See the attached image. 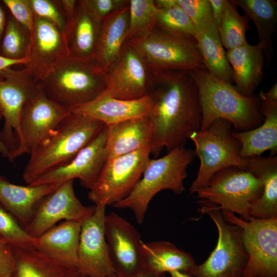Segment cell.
I'll use <instances>...</instances> for the list:
<instances>
[{
	"mask_svg": "<svg viewBox=\"0 0 277 277\" xmlns=\"http://www.w3.org/2000/svg\"><path fill=\"white\" fill-rule=\"evenodd\" d=\"M2 76L0 111L4 119V125L1 134L11 154L17 147L24 105L39 86L24 68L16 70L8 68L2 72Z\"/></svg>",
	"mask_w": 277,
	"mask_h": 277,
	"instance_id": "15",
	"label": "cell"
},
{
	"mask_svg": "<svg viewBox=\"0 0 277 277\" xmlns=\"http://www.w3.org/2000/svg\"><path fill=\"white\" fill-rule=\"evenodd\" d=\"M69 112V109L49 98L39 87L24 105L17 147L9 160L32 153Z\"/></svg>",
	"mask_w": 277,
	"mask_h": 277,
	"instance_id": "12",
	"label": "cell"
},
{
	"mask_svg": "<svg viewBox=\"0 0 277 277\" xmlns=\"http://www.w3.org/2000/svg\"><path fill=\"white\" fill-rule=\"evenodd\" d=\"M127 41L141 54L151 73L205 68L194 38L173 35L155 27Z\"/></svg>",
	"mask_w": 277,
	"mask_h": 277,
	"instance_id": "8",
	"label": "cell"
},
{
	"mask_svg": "<svg viewBox=\"0 0 277 277\" xmlns=\"http://www.w3.org/2000/svg\"><path fill=\"white\" fill-rule=\"evenodd\" d=\"M227 0H209L213 21L219 27Z\"/></svg>",
	"mask_w": 277,
	"mask_h": 277,
	"instance_id": "43",
	"label": "cell"
},
{
	"mask_svg": "<svg viewBox=\"0 0 277 277\" xmlns=\"http://www.w3.org/2000/svg\"><path fill=\"white\" fill-rule=\"evenodd\" d=\"M154 1L158 8L156 28L173 35L194 38V26L177 0Z\"/></svg>",
	"mask_w": 277,
	"mask_h": 277,
	"instance_id": "33",
	"label": "cell"
},
{
	"mask_svg": "<svg viewBox=\"0 0 277 277\" xmlns=\"http://www.w3.org/2000/svg\"><path fill=\"white\" fill-rule=\"evenodd\" d=\"M194 38L207 71L216 78L232 84L233 71L222 44L218 27L214 22L196 31Z\"/></svg>",
	"mask_w": 277,
	"mask_h": 277,
	"instance_id": "31",
	"label": "cell"
},
{
	"mask_svg": "<svg viewBox=\"0 0 277 277\" xmlns=\"http://www.w3.org/2000/svg\"><path fill=\"white\" fill-rule=\"evenodd\" d=\"M74 180L62 183L38 203L30 221L23 228L36 238L61 220L83 223L94 212L95 206L84 205L75 195Z\"/></svg>",
	"mask_w": 277,
	"mask_h": 277,
	"instance_id": "13",
	"label": "cell"
},
{
	"mask_svg": "<svg viewBox=\"0 0 277 277\" xmlns=\"http://www.w3.org/2000/svg\"><path fill=\"white\" fill-rule=\"evenodd\" d=\"M151 102L147 95L133 100H123L100 95L92 101L69 109L109 126L137 117L148 115Z\"/></svg>",
	"mask_w": 277,
	"mask_h": 277,
	"instance_id": "20",
	"label": "cell"
},
{
	"mask_svg": "<svg viewBox=\"0 0 277 277\" xmlns=\"http://www.w3.org/2000/svg\"><path fill=\"white\" fill-rule=\"evenodd\" d=\"M262 191L263 184L259 178L247 170L229 167L217 172L205 187L194 194L202 214L224 210L247 220L251 217V203L261 196Z\"/></svg>",
	"mask_w": 277,
	"mask_h": 277,
	"instance_id": "6",
	"label": "cell"
},
{
	"mask_svg": "<svg viewBox=\"0 0 277 277\" xmlns=\"http://www.w3.org/2000/svg\"><path fill=\"white\" fill-rule=\"evenodd\" d=\"M9 12L2 1H0V42L4 33Z\"/></svg>",
	"mask_w": 277,
	"mask_h": 277,
	"instance_id": "46",
	"label": "cell"
},
{
	"mask_svg": "<svg viewBox=\"0 0 277 277\" xmlns=\"http://www.w3.org/2000/svg\"><path fill=\"white\" fill-rule=\"evenodd\" d=\"M27 62V58L21 60H12L0 56V80L3 79L2 73L4 70L15 65H25Z\"/></svg>",
	"mask_w": 277,
	"mask_h": 277,
	"instance_id": "45",
	"label": "cell"
},
{
	"mask_svg": "<svg viewBox=\"0 0 277 277\" xmlns=\"http://www.w3.org/2000/svg\"><path fill=\"white\" fill-rule=\"evenodd\" d=\"M105 126L97 120L69 111L30 154L23 180L30 185L45 173L68 163Z\"/></svg>",
	"mask_w": 277,
	"mask_h": 277,
	"instance_id": "3",
	"label": "cell"
},
{
	"mask_svg": "<svg viewBox=\"0 0 277 277\" xmlns=\"http://www.w3.org/2000/svg\"><path fill=\"white\" fill-rule=\"evenodd\" d=\"M151 72L144 60L127 41L107 72V85L101 95L133 100L147 95Z\"/></svg>",
	"mask_w": 277,
	"mask_h": 277,
	"instance_id": "17",
	"label": "cell"
},
{
	"mask_svg": "<svg viewBox=\"0 0 277 277\" xmlns=\"http://www.w3.org/2000/svg\"><path fill=\"white\" fill-rule=\"evenodd\" d=\"M246 170L263 184L261 196L250 206V217L267 219L277 217V157L257 156L247 159Z\"/></svg>",
	"mask_w": 277,
	"mask_h": 277,
	"instance_id": "28",
	"label": "cell"
},
{
	"mask_svg": "<svg viewBox=\"0 0 277 277\" xmlns=\"http://www.w3.org/2000/svg\"><path fill=\"white\" fill-rule=\"evenodd\" d=\"M157 13L158 8L154 0L129 1L127 39L156 27Z\"/></svg>",
	"mask_w": 277,
	"mask_h": 277,
	"instance_id": "36",
	"label": "cell"
},
{
	"mask_svg": "<svg viewBox=\"0 0 277 277\" xmlns=\"http://www.w3.org/2000/svg\"><path fill=\"white\" fill-rule=\"evenodd\" d=\"M3 118V116L0 111V122ZM0 154L4 157H7L9 159L10 156V151L7 146V145L3 142L1 131H0Z\"/></svg>",
	"mask_w": 277,
	"mask_h": 277,
	"instance_id": "48",
	"label": "cell"
},
{
	"mask_svg": "<svg viewBox=\"0 0 277 277\" xmlns=\"http://www.w3.org/2000/svg\"><path fill=\"white\" fill-rule=\"evenodd\" d=\"M102 23L78 1L74 15L65 31L69 55L95 60Z\"/></svg>",
	"mask_w": 277,
	"mask_h": 277,
	"instance_id": "26",
	"label": "cell"
},
{
	"mask_svg": "<svg viewBox=\"0 0 277 277\" xmlns=\"http://www.w3.org/2000/svg\"><path fill=\"white\" fill-rule=\"evenodd\" d=\"M195 155L194 151L183 146L171 150L160 158H150L142 177L131 193L112 206L131 210L136 222L142 224L149 203L159 192L169 190L180 195L185 191L184 181L187 176V169Z\"/></svg>",
	"mask_w": 277,
	"mask_h": 277,
	"instance_id": "4",
	"label": "cell"
},
{
	"mask_svg": "<svg viewBox=\"0 0 277 277\" xmlns=\"http://www.w3.org/2000/svg\"><path fill=\"white\" fill-rule=\"evenodd\" d=\"M250 20L246 14L239 13L236 6L231 1H226L218 29L222 44L227 51L247 43L246 33Z\"/></svg>",
	"mask_w": 277,
	"mask_h": 277,
	"instance_id": "34",
	"label": "cell"
},
{
	"mask_svg": "<svg viewBox=\"0 0 277 277\" xmlns=\"http://www.w3.org/2000/svg\"><path fill=\"white\" fill-rule=\"evenodd\" d=\"M62 183L21 186L0 175V204L24 227L32 217L39 202Z\"/></svg>",
	"mask_w": 277,
	"mask_h": 277,
	"instance_id": "22",
	"label": "cell"
},
{
	"mask_svg": "<svg viewBox=\"0 0 277 277\" xmlns=\"http://www.w3.org/2000/svg\"><path fill=\"white\" fill-rule=\"evenodd\" d=\"M87 9L98 20L129 4L127 0H81Z\"/></svg>",
	"mask_w": 277,
	"mask_h": 277,
	"instance_id": "41",
	"label": "cell"
},
{
	"mask_svg": "<svg viewBox=\"0 0 277 277\" xmlns=\"http://www.w3.org/2000/svg\"><path fill=\"white\" fill-rule=\"evenodd\" d=\"M242 8L255 25L258 44L262 48L265 57L270 62L273 48L271 36L277 23V2L273 0H231Z\"/></svg>",
	"mask_w": 277,
	"mask_h": 277,
	"instance_id": "32",
	"label": "cell"
},
{
	"mask_svg": "<svg viewBox=\"0 0 277 277\" xmlns=\"http://www.w3.org/2000/svg\"><path fill=\"white\" fill-rule=\"evenodd\" d=\"M260 100L263 123L253 129L232 133L241 143L240 155L244 159L260 156L267 150L274 156L277 151V101Z\"/></svg>",
	"mask_w": 277,
	"mask_h": 277,
	"instance_id": "21",
	"label": "cell"
},
{
	"mask_svg": "<svg viewBox=\"0 0 277 277\" xmlns=\"http://www.w3.org/2000/svg\"><path fill=\"white\" fill-rule=\"evenodd\" d=\"M14 264L12 246L0 238V277H11Z\"/></svg>",
	"mask_w": 277,
	"mask_h": 277,
	"instance_id": "42",
	"label": "cell"
},
{
	"mask_svg": "<svg viewBox=\"0 0 277 277\" xmlns=\"http://www.w3.org/2000/svg\"><path fill=\"white\" fill-rule=\"evenodd\" d=\"M146 269L156 275L173 271L191 273L196 264L188 252L179 248L172 243L160 241L142 242Z\"/></svg>",
	"mask_w": 277,
	"mask_h": 277,
	"instance_id": "30",
	"label": "cell"
},
{
	"mask_svg": "<svg viewBox=\"0 0 277 277\" xmlns=\"http://www.w3.org/2000/svg\"><path fill=\"white\" fill-rule=\"evenodd\" d=\"M147 95L151 102V154L159 156L185 145L191 133L200 130L201 109L198 90L190 71L151 73Z\"/></svg>",
	"mask_w": 277,
	"mask_h": 277,
	"instance_id": "1",
	"label": "cell"
},
{
	"mask_svg": "<svg viewBox=\"0 0 277 277\" xmlns=\"http://www.w3.org/2000/svg\"><path fill=\"white\" fill-rule=\"evenodd\" d=\"M35 16L46 19L65 32L69 21L59 0H30Z\"/></svg>",
	"mask_w": 277,
	"mask_h": 277,
	"instance_id": "38",
	"label": "cell"
},
{
	"mask_svg": "<svg viewBox=\"0 0 277 277\" xmlns=\"http://www.w3.org/2000/svg\"><path fill=\"white\" fill-rule=\"evenodd\" d=\"M207 214L216 227L218 240L207 259L196 265L191 274L195 277H242L248 257L241 229L227 222L220 210Z\"/></svg>",
	"mask_w": 277,
	"mask_h": 277,
	"instance_id": "11",
	"label": "cell"
},
{
	"mask_svg": "<svg viewBox=\"0 0 277 277\" xmlns=\"http://www.w3.org/2000/svg\"><path fill=\"white\" fill-rule=\"evenodd\" d=\"M221 211L227 222L241 230L248 257L242 277H277V217L245 220Z\"/></svg>",
	"mask_w": 277,
	"mask_h": 277,
	"instance_id": "9",
	"label": "cell"
},
{
	"mask_svg": "<svg viewBox=\"0 0 277 277\" xmlns=\"http://www.w3.org/2000/svg\"><path fill=\"white\" fill-rule=\"evenodd\" d=\"M106 207L95 206L92 215L82 223L77 269L82 277L116 276L105 234Z\"/></svg>",
	"mask_w": 277,
	"mask_h": 277,
	"instance_id": "16",
	"label": "cell"
},
{
	"mask_svg": "<svg viewBox=\"0 0 277 277\" xmlns=\"http://www.w3.org/2000/svg\"><path fill=\"white\" fill-rule=\"evenodd\" d=\"M259 98L273 101H277L276 83L274 84L267 92L261 91L259 94Z\"/></svg>",
	"mask_w": 277,
	"mask_h": 277,
	"instance_id": "47",
	"label": "cell"
},
{
	"mask_svg": "<svg viewBox=\"0 0 277 277\" xmlns=\"http://www.w3.org/2000/svg\"><path fill=\"white\" fill-rule=\"evenodd\" d=\"M0 238L12 246L21 247H33L34 240L1 204Z\"/></svg>",
	"mask_w": 277,
	"mask_h": 277,
	"instance_id": "37",
	"label": "cell"
},
{
	"mask_svg": "<svg viewBox=\"0 0 277 277\" xmlns=\"http://www.w3.org/2000/svg\"><path fill=\"white\" fill-rule=\"evenodd\" d=\"M14 268L11 277H82L77 268L61 263L32 247L12 246Z\"/></svg>",
	"mask_w": 277,
	"mask_h": 277,
	"instance_id": "29",
	"label": "cell"
},
{
	"mask_svg": "<svg viewBox=\"0 0 277 277\" xmlns=\"http://www.w3.org/2000/svg\"><path fill=\"white\" fill-rule=\"evenodd\" d=\"M59 2L69 21V24L74 15L78 1L59 0Z\"/></svg>",
	"mask_w": 277,
	"mask_h": 277,
	"instance_id": "44",
	"label": "cell"
},
{
	"mask_svg": "<svg viewBox=\"0 0 277 277\" xmlns=\"http://www.w3.org/2000/svg\"><path fill=\"white\" fill-rule=\"evenodd\" d=\"M30 42L29 29L9 13L0 42V56L12 60L27 58Z\"/></svg>",
	"mask_w": 277,
	"mask_h": 277,
	"instance_id": "35",
	"label": "cell"
},
{
	"mask_svg": "<svg viewBox=\"0 0 277 277\" xmlns=\"http://www.w3.org/2000/svg\"><path fill=\"white\" fill-rule=\"evenodd\" d=\"M150 154L148 146L108 160L89 190V200L107 206L125 199L141 178Z\"/></svg>",
	"mask_w": 277,
	"mask_h": 277,
	"instance_id": "10",
	"label": "cell"
},
{
	"mask_svg": "<svg viewBox=\"0 0 277 277\" xmlns=\"http://www.w3.org/2000/svg\"><path fill=\"white\" fill-rule=\"evenodd\" d=\"M231 67L235 88L245 96L253 95L263 77L264 53L258 44L248 43L226 52Z\"/></svg>",
	"mask_w": 277,
	"mask_h": 277,
	"instance_id": "25",
	"label": "cell"
},
{
	"mask_svg": "<svg viewBox=\"0 0 277 277\" xmlns=\"http://www.w3.org/2000/svg\"><path fill=\"white\" fill-rule=\"evenodd\" d=\"M190 72L198 90L201 109L200 130H205L219 119L230 122L239 131L253 129L263 123L259 97L242 94L232 84L212 75L205 68Z\"/></svg>",
	"mask_w": 277,
	"mask_h": 277,
	"instance_id": "2",
	"label": "cell"
},
{
	"mask_svg": "<svg viewBox=\"0 0 277 277\" xmlns=\"http://www.w3.org/2000/svg\"><path fill=\"white\" fill-rule=\"evenodd\" d=\"M24 69L38 84L53 68L69 55L66 33L50 22L35 16Z\"/></svg>",
	"mask_w": 277,
	"mask_h": 277,
	"instance_id": "18",
	"label": "cell"
},
{
	"mask_svg": "<svg viewBox=\"0 0 277 277\" xmlns=\"http://www.w3.org/2000/svg\"><path fill=\"white\" fill-rule=\"evenodd\" d=\"M9 13L19 23L26 27L31 34L33 31L35 16L30 0H2Z\"/></svg>",
	"mask_w": 277,
	"mask_h": 277,
	"instance_id": "40",
	"label": "cell"
},
{
	"mask_svg": "<svg viewBox=\"0 0 277 277\" xmlns=\"http://www.w3.org/2000/svg\"><path fill=\"white\" fill-rule=\"evenodd\" d=\"M161 275H156L153 272L146 269L145 270L141 272L140 273L130 276V277H160ZM116 277H117V276H116Z\"/></svg>",
	"mask_w": 277,
	"mask_h": 277,
	"instance_id": "50",
	"label": "cell"
},
{
	"mask_svg": "<svg viewBox=\"0 0 277 277\" xmlns=\"http://www.w3.org/2000/svg\"><path fill=\"white\" fill-rule=\"evenodd\" d=\"M177 2L191 19L196 32L213 22L209 0H177Z\"/></svg>",
	"mask_w": 277,
	"mask_h": 277,
	"instance_id": "39",
	"label": "cell"
},
{
	"mask_svg": "<svg viewBox=\"0 0 277 277\" xmlns=\"http://www.w3.org/2000/svg\"><path fill=\"white\" fill-rule=\"evenodd\" d=\"M129 4L112 13L102 23L95 61L106 72L114 64L127 39Z\"/></svg>",
	"mask_w": 277,
	"mask_h": 277,
	"instance_id": "27",
	"label": "cell"
},
{
	"mask_svg": "<svg viewBox=\"0 0 277 277\" xmlns=\"http://www.w3.org/2000/svg\"><path fill=\"white\" fill-rule=\"evenodd\" d=\"M107 133L105 126L69 162L45 173L30 185L63 183L78 179L83 187L90 190L107 161Z\"/></svg>",
	"mask_w": 277,
	"mask_h": 277,
	"instance_id": "19",
	"label": "cell"
},
{
	"mask_svg": "<svg viewBox=\"0 0 277 277\" xmlns=\"http://www.w3.org/2000/svg\"><path fill=\"white\" fill-rule=\"evenodd\" d=\"M106 127L107 160L146 147L151 148L152 127L148 115Z\"/></svg>",
	"mask_w": 277,
	"mask_h": 277,
	"instance_id": "23",
	"label": "cell"
},
{
	"mask_svg": "<svg viewBox=\"0 0 277 277\" xmlns=\"http://www.w3.org/2000/svg\"><path fill=\"white\" fill-rule=\"evenodd\" d=\"M232 127L230 122L219 119L205 130L189 136L200 162L196 177L189 188L190 194L205 187L213 175L224 168L236 167L246 170L247 159L240 155L241 145L232 135Z\"/></svg>",
	"mask_w": 277,
	"mask_h": 277,
	"instance_id": "7",
	"label": "cell"
},
{
	"mask_svg": "<svg viewBox=\"0 0 277 277\" xmlns=\"http://www.w3.org/2000/svg\"><path fill=\"white\" fill-rule=\"evenodd\" d=\"M104 230L110 260L117 277H130L146 270L142 241L130 222L112 212L106 214Z\"/></svg>",
	"mask_w": 277,
	"mask_h": 277,
	"instance_id": "14",
	"label": "cell"
},
{
	"mask_svg": "<svg viewBox=\"0 0 277 277\" xmlns=\"http://www.w3.org/2000/svg\"><path fill=\"white\" fill-rule=\"evenodd\" d=\"M82 223L65 221L38 238L33 247L68 266L77 268Z\"/></svg>",
	"mask_w": 277,
	"mask_h": 277,
	"instance_id": "24",
	"label": "cell"
},
{
	"mask_svg": "<svg viewBox=\"0 0 277 277\" xmlns=\"http://www.w3.org/2000/svg\"><path fill=\"white\" fill-rule=\"evenodd\" d=\"M160 277H165V274H163V275H161Z\"/></svg>",
	"mask_w": 277,
	"mask_h": 277,
	"instance_id": "51",
	"label": "cell"
},
{
	"mask_svg": "<svg viewBox=\"0 0 277 277\" xmlns=\"http://www.w3.org/2000/svg\"><path fill=\"white\" fill-rule=\"evenodd\" d=\"M169 273L171 277H195L191 273L179 271H173Z\"/></svg>",
	"mask_w": 277,
	"mask_h": 277,
	"instance_id": "49",
	"label": "cell"
},
{
	"mask_svg": "<svg viewBox=\"0 0 277 277\" xmlns=\"http://www.w3.org/2000/svg\"><path fill=\"white\" fill-rule=\"evenodd\" d=\"M107 74L95 60L68 55L38 84L50 100L70 109L95 99L106 89Z\"/></svg>",
	"mask_w": 277,
	"mask_h": 277,
	"instance_id": "5",
	"label": "cell"
}]
</instances>
